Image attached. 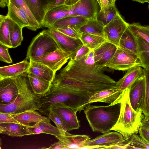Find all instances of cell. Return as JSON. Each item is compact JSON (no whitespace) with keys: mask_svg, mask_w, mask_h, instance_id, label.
<instances>
[{"mask_svg":"<svg viewBox=\"0 0 149 149\" xmlns=\"http://www.w3.org/2000/svg\"><path fill=\"white\" fill-rule=\"evenodd\" d=\"M94 94L51 84L49 90L40 97V104L38 111L48 116L53 106L57 103L62 102L80 112L90 105L89 99Z\"/></svg>","mask_w":149,"mask_h":149,"instance_id":"6da1fadb","label":"cell"},{"mask_svg":"<svg viewBox=\"0 0 149 149\" xmlns=\"http://www.w3.org/2000/svg\"><path fill=\"white\" fill-rule=\"evenodd\" d=\"M129 88L122 91L118 98L111 104L119 103L120 114L117 123L111 129L121 134L126 140L134 134H137L145 117L141 111H135L130 103Z\"/></svg>","mask_w":149,"mask_h":149,"instance_id":"7a4b0ae2","label":"cell"},{"mask_svg":"<svg viewBox=\"0 0 149 149\" xmlns=\"http://www.w3.org/2000/svg\"><path fill=\"white\" fill-rule=\"evenodd\" d=\"M120 109L118 103L106 106L89 105L84 110L92 130L104 134L109 132L117 123Z\"/></svg>","mask_w":149,"mask_h":149,"instance_id":"3957f363","label":"cell"},{"mask_svg":"<svg viewBox=\"0 0 149 149\" xmlns=\"http://www.w3.org/2000/svg\"><path fill=\"white\" fill-rule=\"evenodd\" d=\"M29 82L16 99L6 104H0V112L17 114L30 110H38L42 95L34 93Z\"/></svg>","mask_w":149,"mask_h":149,"instance_id":"277c9868","label":"cell"},{"mask_svg":"<svg viewBox=\"0 0 149 149\" xmlns=\"http://www.w3.org/2000/svg\"><path fill=\"white\" fill-rule=\"evenodd\" d=\"M59 48L47 29L43 30L33 39L28 47L26 59L37 62L43 56Z\"/></svg>","mask_w":149,"mask_h":149,"instance_id":"5b68a950","label":"cell"},{"mask_svg":"<svg viewBox=\"0 0 149 149\" xmlns=\"http://www.w3.org/2000/svg\"><path fill=\"white\" fill-rule=\"evenodd\" d=\"M27 74L0 79V104H8L17 98L29 83Z\"/></svg>","mask_w":149,"mask_h":149,"instance_id":"8992f818","label":"cell"},{"mask_svg":"<svg viewBox=\"0 0 149 149\" xmlns=\"http://www.w3.org/2000/svg\"><path fill=\"white\" fill-rule=\"evenodd\" d=\"M51 85L94 94L105 90L117 88L116 85L82 81L60 73L55 76Z\"/></svg>","mask_w":149,"mask_h":149,"instance_id":"52a82bcc","label":"cell"},{"mask_svg":"<svg viewBox=\"0 0 149 149\" xmlns=\"http://www.w3.org/2000/svg\"><path fill=\"white\" fill-rule=\"evenodd\" d=\"M140 65L137 55L128 52L118 47L114 56L105 64L104 67L124 71L135 66H140Z\"/></svg>","mask_w":149,"mask_h":149,"instance_id":"ba28073f","label":"cell"},{"mask_svg":"<svg viewBox=\"0 0 149 149\" xmlns=\"http://www.w3.org/2000/svg\"><path fill=\"white\" fill-rule=\"evenodd\" d=\"M127 22L120 13L104 26V38L106 41L118 47L120 39L128 28Z\"/></svg>","mask_w":149,"mask_h":149,"instance_id":"9c48e42d","label":"cell"},{"mask_svg":"<svg viewBox=\"0 0 149 149\" xmlns=\"http://www.w3.org/2000/svg\"><path fill=\"white\" fill-rule=\"evenodd\" d=\"M48 28V31L56 42L59 48L65 52L73 54L74 56L72 58L77 52L83 46V43L80 39L68 36L53 27Z\"/></svg>","mask_w":149,"mask_h":149,"instance_id":"30bf717a","label":"cell"},{"mask_svg":"<svg viewBox=\"0 0 149 149\" xmlns=\"http://www.w3.org/2000/svg\"><path fill=\"white\" fill-rule=\"evenodd\" d=\"M51 110L54 111L61 118L67 131L77 129L80 127V122L77 116V111L64 103L56 104L52 106Z\"/></svg>","mask_w":149,"mask_h":149,"instance_id":"8fae6325","label":"cell"},{"mask_svg":"<svg viewBox=\"0 0 149 149\" xmlns=\"http://www.w3.org/2000/svg\"><path fill=\"white\" fill-rule=\"evenodd\" d=\"M73 56L72 53L65 52L58 48L43 56L36 62L46 65L56 72Z\"/></svg>","mask_w":149,"mask_h":149,"instance_id":"7c38bea8","label":"cell"},{"mask_svg":"<svg viewBox=\"0 0 149 149\" xmlns=\"http://www.w3.org/2000/svg\"><path fill=\"white\" fill-rule=\"evenodd\" d=\"M99 6L96 0H79L71 6V16L82 17L88 19H96L99 11Z\"/></svg>","mask_w":149,"mask_h":149,"instance_id":"4fadbf2b","label":"cell"},{"mask_svg":"<svg viewBox=\"0 0 149 149\" xmlns=\"http://www.w3.org/2000/svg\"><path fill=\"white\" fill-rule=\"evenodd\" d=\"M126 140L120 133L109 132L90 140L86 146H100L101 149H109L110 147L120 144Z\"/></svg>","mask_w":149,"mask_h":149,"instance_id":"5bb4252c","label":"cell"},{"mask_svg":"<svg viewBox=\"0 0 149 149\" xmlns=\"http://www.w3.org/2000/svg\"><path fill=\"white\" fill-rule=\"evenodd\" d=\"M145 95V80L143 76L130 88L129 99L133 108L136 111H141Z\"/></svg>","mask_w":149,"mask_h":149,"instance_id":"9a60e30c","label":"cell"},{"mask_svg":"<svg viewBox=\"0 0 149 149\" xmlns=\"http://www.w3.org/2000/svg\"><path fill=\"white\" fill-rule=\"evenodd\" d=\"M118 47L106 41L93 50L94 62L97 66L105 67V64L113 57Z\"/></svg>","mask_w":149,"mask_h":149,"instance_id":"2e32d148","label":"cell"},{"mask_svg":"<svg viewBox=\"0 0 149 149\" xmlns=\"http://www.w3.org/2000/svg\"><path fill=\"white\" fill-rule=\"evenodd\" d=\"M72 15L70 5L64 4L55 7L46 12L42 22V27H49L58 21Z\"/></svg>","mask_w":149,"mask_h":149,"instance_id":"e0dca14e","label":"cell"},{"mask_svg":"<svg viewBox=\"0 0 149 149\" xmlns=\"http://www.w3.org/2000/svg\"><path fill=\"white\" fill-rule=\"evenodd\" d=\"M55 137L68 149H83L91 138L86 135H74L66 131Z\"/></svg>","mask_w":149,"mask_h":149,"instance_id":"ac0fdd59","label":"cell"},{"mask_svg":"<svg viewBox=\"0 0 149 149\" xmlns=\"http://www.w3.org/2000/svg\"><path fill=\"white\" fill-rule=\"evenodd\" d=\"M143 69L139 66H135L127 70L121 79L116 82L118 90L122 92L131 86L139 79L143 76Z\"/></svg>","mask_w":149,"mask_h":149,"instance_id":"d6986e66","label":"cell"},{"mask_svg":"<svg viewBox=\"0 0 149 149\" xmlns=\"http://www.w3.org/2000/svg\"><path fill=\"white\" fill-rule=\"evenodd\" d=\"M25 59L19 63L0 68V79L17 77L27 72L30 66V62Z\"/></svg>","mask_w":149,"mask_h":149,"instance_id":"ffe728a7","label":"cell"},{"mask_svg":"<svg viewBox=\"0 0 149 149\" xmlns=\"http://www.w3.org/2000/svg\"><path fill=\"white\" fill-rule=\"evenodd\" d=\"M12 116L19 123L26 126H31L30 123H36L43 121L50 122L48 117L42 116L36 110L26 111L20 113L11 114Z\"/></svg>","mask_w":149,"mask_h":149,"instance_id":"44dd1931","label":"cell"},{"mask_svg":"<svg viewBox=\"0 0 149 149\" xmlns=\"http://www.w3.org/2000/svg\"><path fill=\"white\" fill-rule=\"evenodd\" d=\"M7 16L22 28L29 26L30 20L27 15L22 9L17 7L10 2L8 6Z\"/></svg>","mask_w":149,"mask_h":149,"instance_id":"7402d4cb","label":"cell"},{"mask_svg":"<svg viewBox=\"0 0 149 149\" xmlns=\"http://www.w3.org/2000/svg\"><path fill=\"white\" fill-rule=\"evenodd\" d=\"M30 10L40 25L47 12V0H24Z\"/></svg>","mask_w":149,"mask_h":149,"instance_id":"603a6c76","label":"cell"},{"mask_svg":"<svg viewBox=\"0 0 149 149\" xmlns=\"http://www.w3.org/2000/svg\"><path fill=\"white\" fill-rule=\"evenodd\" d=\"M118 47L128 52L138 55L136 37L128 27L122 35Z\"/></svg>","mask_w":149,"mask_h":149,"instance_id":"cb8c5ba5","label":"cell"},{"mask_svg":"<svg viewBox=\"0 0 149 149\" xmlns=\"http://www.w3.org/2000/svg\"><path fill=\"white\" fill-rule=\"evenodd\" d=\"M30 66L27 73H31L52 82L55 77L56 72L42 63L30 61Z\"/></svg>","mask_w":149,"mask_h":149,"instance_id":"d4e9b609","label":"cell"},{"mask_svg":"<svg viewBox=\"0 0 149 149\" xmlns=\"http://www.w3.org/2000/svg\"><path fill=\"white\" fill-rule=\"evenodd\" d=\"M121 92L117 88L103 90L91 96L89 99L88 103L90 104L94 102H101L110 104L118 98Z\"/></svg>","mask_w":149,"mask_h":149,"instance_id":"484cf974","label":"cell"},{"mask_svg":"<svg viewBox=\"0 0 149 149\" xmlns=\"http://www.w3.org/2000/svg\"><path fill=\"white\" fill-rule=\"evenodd\" d=\"M0 133L12 137H22L30 135L26 126L16 123L0 124Z\"/></svg>","mask_w":149,"mask_h":149,"instance_id":"4316f807","label":"cell"},{"mask_svg":"<svg viewBox=\"0 0 149 149\" xmlns=\"http://www.w3.org/2000/svg\"><path fill=\"white\" fill-rule=\"evenodd\" d=\"M27 73L29 84L34 93L38 95L43 94L49 90L51 82L33 74Z\"/></svg>","mask_w":149,"mask_h":149,"instance_id":"83f0119b","label":"cell"},{"mask_svg":"<svg viewBox=\"0 0 149 149\" xmlns=\"http://www.w3.org/2000/svg\"><path fill=\"white\" fill-rule=\"evenodd\" d=\"M136 36L138 44V56L140 63V66L143 68L149 69V43L143 38Z\"/></svg>","mask_w":149,"mask_h":149,"instance_id":"f1b7e54d","label":"cell"},{"mask_svg":"<svg viewBox=\"0 0 149 149\" xmlns=\"http://www.w3.org/2000/svg\"><path fill=\"white\" fill-rule=\"evenodd\" d=\"M104 26L102 22L96 19H88L79 30L81 33L92 34L104 38Z\"/></svg>","mask_w":149,"mask_h":149,"instance_id":"f546056e","label":"cell"},{"mask_svg":"<svg viewBox=\"0 0 149 149\" xmlns=\"http://www.w3.org/2000/svg\"><path fill=\"white\" fill-rule=\"evenodd\" d=\"M88 20L82 17L70 16L58 21L50 27L56 28L70 26L79 30Z\"/></svg>","mask_w":149,"mask_h":149,"instance_id":"4dcf8cb0","label":"cell"},{"mask_svg":"<svg viewBox=\"0 0 149 149\" xmlns=\"http://www.w3.org/2000/svg\"><path fill=\"white\" fill-rule=\"evenodd\" d=\"M119 13L115 4H112L109 6L100 9L96 17V19L106 25L116 15Z\"/></svg>","mask_w":149,"mask_h":149,"instance_id":"1f68e13d","label":"cell"},{"mask_svg":"<svg viewBox=\"0 0 149 149\" xmlns=\"http://www.w3.org/2000/svg\"><path fill=\"white\" fill-rule=\"evenodd\" d=\"M10 19L7 15L0 16V43L12 48L10 38Z\"/></svg>","mask_w":149,"mask_h":149,"instance_id":"d6a6232c","label":"cell"},{"mask_svg":"<svg viewBox=\"0 0 149 149\" xmlns=\"http://www.w3.org/2000/svg\"><path fill=\"white\" fill-rule=\"evenodd\" d=\"M9 1L17 7L22 9L25 12L30 20L28 29L36 31L42 28L30 10L24 0H9Z\"/></svg>","mask_w":149,"mask_h":149,"instance_id":"836d02e7","label":"cell"},{"mask_svg":"<svg viewBox=\"0 0 149 149\" xmlns=\"http://www.w3.org/2000/svg\"><path fill=\"white\" fill-rule=\"evenodd\" d=\"M22 28L10 19V38L12 48L20 45L23 40Z\"/></svg>","mask_w":149,"mask_h":149,"instance_id":"e575fe53","label":"cell"},{"mask_svg":"<svg viewBox=\"0 0 149 149\" xmlns=\"http://www.w3.org/2000/svg\"><path fill=\"white\" fill-rule=\"evenodd\" d=\"M80 39L83 45L91 50H94L107 41L104 37L84 33H81Z\"/></svg>","mask_w":149,"mask_h":149,"instance_id":"d590c367","label":"cell"},{"mask_svg":"<svg viewBox=\"0 0 149 149\" xmlns=\"http://www.w3.org/2000/svg\"><path fill=\"white\" fill-rule=\"evenodd\" d=\"M30 127L39 128L44 133L50 134L55 136L63 134L64 132L59 130L57 127L52 125L50 122L43 121L35 123Z\"/></svg>","mask_w":149,"mask_h":149,"instance_id":"8d00e7d4","label":"cell"},{"mask_svg":"<svg viewBox=\"0 0 149 149\" xmlns=\"http://www.w3.org/2000/svg\"><path fill=\"white\" fill-rule=\"evenodd\" d=\"M128 27L136 36L143 38L149 43V26L133 23H129Z\"/></svg>","mask_w":149,"mask_h":149,"instance_id":"74e56055","label":"cell"},{"mask_svg":"<svg viewBox=\"0 0 149 149\" xmlns=\"http://www.w3.org/2000/svg\"><path fill=\"white\" fill-rule=\"evenodd\" d=\"M145 80V95L141 111L145 116H149V69L144 68Z\"/></svg>","mask_w":149,"mask_h":149,"instance_id":"f35d334b","label":"cell"},{"mask_svg":"<svg viewBox=\"0 0 149 149\" xmlns=\"http://www.w3.org/2000/svg\"><path fill=\"white\" fill-rule=\"evenodd\" d=\"M54 28L68 36L76 39H80L81 34L79 29L72 27H61Z\"/></svg>","mask_w":149,"mask_h":149,"instance_id":"ab89813d","label":"cell"},{"mask_svg":"<svg viewBox=\"0 0 149 149\" xmlns=\"http://www.w3.org/2000/svg\"><path fill=\"white\" fill-rule=\"evenodd\" d=\"M130 144L139 148V149H149V144L140 135L134 134L130 138Z\"/></svg>","mask_w":149,"mask_h":149,"instance_id":"60d3db41","label":"cell"},{"mask_svg":"<svg viewBox=\"0 0 149 149\" xmlns=\"http://www.w3.org/2000/svg\"><path fill=\"white\" fill-rule=\"evenodd\" d=\"M48 116L59 130L64 132L67 131L63 120L54 111L51 110Z\"/></svg>","mask_w":149,"mask_h":149,"instance_id":"b9f144b4","label":"cell"},{"mask_svg":"<svg viewBox=\"0 0 149 149\" xmlns=\"http://www.w3.org/2000/svg\"><path fill=\"white\" fill-rule=\"evenodd\" d=\"M7 46L0 43V60L8 63H12V60L8 53V49Z\"/></svg>","mask_w":149,"mask_h":149,"instance_id":"7bdbcfd3","label":"cell"},{"mask_svg":"<svg viewBox=\"0 0 149 149\" xmlns=\"http://www.w3.org/2000/svg\"><path fill=\"white\" fill-rule=\"evenodd\" d=\"M12 123L20 124L19 122L12 116L11 114L0 112V124Z\"/></svg>","mask_w":149,"mask_h":149,"instance_id":"ee69618b","label":"cell"},{"mask_svg":"<svg viewBox=\"0 0 149 149\" xmlns=\"http://www.w3.org/2000/svg\"><path fill=\"white\" fill-rule=\"evenodd\" d=\"M89 48L84 45L76 52L74 57L70 59L76 61L87 54L91 50Z\"/></svg>","mask_w":149,"mask_h":149,"instance_id":"f6af8a7d","label":"cell"},{"mask_svg":"<svg viewBox=\"0 0 149 149\" xmlns=\"http://www.w3.org/2000/svg\"><path fill=\"white\" fill-rule=\"evenodd\" d=\"M68 0H47V12L58 6L67 4Z\"/></svg>","mask_w":149,"mask_h":149,"instance_id":"bcb514c9","label":"cell"},{"mask_svg":"<svg viewBox=\"0 0 149 149\" xmlns=\"http://www.w3.org/2000/svg\"><path fill=\"white\" fill-rule=\"evenodd\" d=\"M138 132L139 135L149 144V127L141 125Z\"/></svg>","mask_w":149,"mask_h":149,"instance_id":"7dc6e473","label":"cell"},{"mask_svg":"<svg viewBox=\"0 0 149 149\" xmlns=\"http://www.w3.org/2000/svg\"><path fill=\"white\" fill-rule=\"evenodd\" d=\"M41 148L49 149H67V148L64 145L63 143L59 140L57 142H56L51 144L49 147L48 148L43 147Z\"/></svg>","mask_w":149,"mask_h":149,"instance_id":"c3c4849f","label":"cell"},{"mask_svg":"<svg viewBox=\"0 0 149 149\" xmlns=\"http://www.w3.org/2000/svg\"><path fill=\"white\" fill-rule=\"evenodd\" d=\"M26 127L27 131L30 135L44 133L43 131L39 128L30 126H26Z\"/></svg>","mask_w":149,"mask_h":149,"instance_id":"681fc988","label":"cell"},{"mask_svg":"<svg viewBox=\"0 0 149 149\" xmlns=\"http://www.w3.org/2000/svg\"><path fill=\"white\" fill-rule=\"evenodd\" d=\"M112 4L111 0H99V5L100 9L109 6Z\"/></svg>","mask_w":149,"mask_h":149,"instance_id":"f907efd6","label":"cell"},{"mask_svg":"<svg viewBox=\"0 0 149 149\" xmlns=\"http://www.w3.org/2000/svg\"><path fill=\"white\" fill-rule=\"evenodd\" d=\"M141 125L149 127V116H145L142 120Z\"/></svg>","mask_w":149,"mask_h":149,"instance_id":"816d5d0a","label":"cell"},{"mask_svg":"<svg viewBox=\"0 0 149 149\" xmlns=\"http://www.w3.org/2000/svg\"><path fill=\"white\" fill-rule=\"evenodd\" d=\"M9 0H0V6L1 7L3 8L9 5Z\"/></svg>","mask_w":149,"mask_h":149,"instance_id":"f5cc1de1","label":"cell"},{"mask_svg":"<svg viewBox=\"0 0 149 149\" xmlns=\"http://www.w3.org/2000/svg\"><path fill=\"white\" fill-rule=\"evenodd\" d=\"M79 0H68L67 5H72L76 3Z\"/></svg>","mask_w":149,"mask_h":149,"instance_id":"db71d44e","label":"cell"},{"mask_svg":"<svg viewBox=\"0 0 149 149\" xmlns=\"http://www.w3.org/2000/svg\"><path fill=\"white\" fill-rule=\"evenodd\" d=\"M134 1H136L142 3H143L146 2L148 3L149 2V0H132Z\"/></svg>","mask_w":149,"mask_h":149,"instance_id":"11a10c76","label":"cell"},{"mask_svg":"<svg viewBox=\"0 0 149 149\" xmlns=\"http://www.w3.org/2000/svg\"><path fill=\"white\" fill-rule=\"evenodd\" d=\"M116 0H112V3L113 4H115Z\"/></svg>","mask_w":149,"mask_h":149,"instance_id":"9f6ffc18","label":"cell"},{"mask_svg":"<svg viewBox=\"0 0 149 149\" xmlns=\"http://www.w3.org/2000/svg\"><path fill=\"white\" fill-rule=\"evenodd\" d=\"M148 9L149 10V2H148Z\"/></svg>","mask_w":149,"mask_h":149,"instance_id":"6f0895ef","label":"cell"},{"mask_svg":"<svg viewBox=\"0 0 149 149\" xmlns=\"http://www.w3.org/2000/svg\"><path fill=\"white\" fill-rule=\"evenodd\" d=\"M96 1L97 2H98V4H99V0H96Z\"/></svg>","mask_w":149,"mask_h":149,"instance_id":"680465c9","label":"cell"},{"mask_svg":"<svg viewBox=\"0 0 149 149\" xmlns=\"http://www.w3.org/2000/svg\"><path fill=\"white\" fill-rule=\"evenodd\" d=\"M111 0V1H112V0Z\"/></svg>","mask_w":149,"mask_h":149,"instance_id":"91938a15","label":"cell"}]
</instances>
